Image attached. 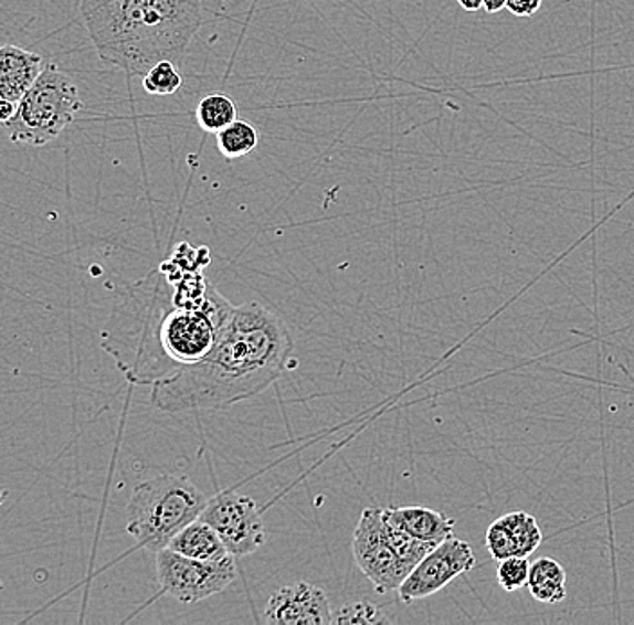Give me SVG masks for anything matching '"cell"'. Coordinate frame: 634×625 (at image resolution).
Wrapping results in <instances>:
<instances>
[{"label": "cell", "mask_w": 634, "mask_h": 625, "mask_svg": "<svg viewBox=\"0 0 634 625\" xmlns=\"http://www.w3.org/2000/svg\"><path fill=\"white\" fill-rule=\"evenodd\" d=\"M44 68V60L19 45H0V98L19 103Z\"/></svg>", "instance_id": "12"}, {"label": "cell", "mask_w": 634, "mask_h": 625, "mask_svg": "<svg viewBox=\"0 0 634 625\" xmlns=\"http://www.w3.org/2000/svg\"><path fill=\"white\" fill-rule=\"evenodd\" d=\"M258 130L245 119H234L230 127L216 134V147L228 159L250 156L258 147Z\"/></svg>", "instance_id": "16"}, {"label": "cell", "mask_w": 634, "mask_h": 625, "mask_svg": "<svg viewBox=\"0 0 634 625\" xmlns=\"http://www.w3.org/2000/svg\"><path fill=\"white\" fill-rule=\"evenodd\" d=\"M528 575H530L528 558H508L499 561L498 582L505 592H518L527 586Z\"/></svg>", "instance_id": "21"}, {"label": "cell", "mask_w": 634, "mask_h": 625, "mask_svg": "<svg viewBox=\"0 0 634 625\" xmlns=\"http://www.w3.org/2000/svg\"><path fill=\"white\" fill-rule=\"evenodd\" d=\"M528 592L542 604H559L567 598V570L556 559L541 558L530 564Z\"/></svg>", "instance_id": "15"}, {"label": "cell", "mask_w": 634, "mask_h": 625, "mask_svg": "<svg viewBox=\"0 0 634 625\" xmlns=\"http://www.w3.org/2000/svg\"><path fill=\"white\" fill-rule=\"evenodd\" d=\"M167 548L199 561H220L231 555L219 533L202 519H196L193 523L182 528Z\"/></svg>", "instance_id": "14"}, {"label": "cell", "mask_w": 634, "mask_h": 625, "mask_svg": "<svg viewBox=\"0 0 634 625\" xmlns=\"http://www.w3.org/2000/svg\"><path fill=\"white\" fill-rule=\"evenodd\" d=\"M202 521L210 525L233 558H247L265 542V527L256 499L233 490L208 499Z\"/></svg>", "instance_id": "8"}, {"label": "cell", "mask_w": 634, "mask_h": 625, "mask_svg": "<svg viewBox=\"0 0 634 625\" xmlns=\"http://www.w3.org/2000/svg\"><path fill=\"white\" fill-rule=\"evenodd\" d=\"M542 0H507V10L519 19H528L541 10Z\"/></svg>", "instance_id": "22"}, {"label": "cell", "mask_w": 634, "mask_h": 625, "mask_svg": "<svg viewBox=\"0 0 634 625\" xmlns=\"http://www.w3.org/2000/svg\"><path fill=\"white\" fill-rule=\"evenodd\" d=\"M197 123L208 134H219L236 118V105L225 94H210L197 105Z\"/></svg>", "instance_id": "17"}, {"label": "cell", "mask_w": 634, "mask_h": 625, "mask_svg": "<svg viewBox=\"0 0 634 625\" xmlns=\"http://www.w3.org/2000/svg\"><path fill=\"white\" fill-rule=\"evenodd\" d=\"M264 618L271 624L327 625L332 624V610L327 593L310 582L299 581L279 587L268 598Z\"/></svg>", "instance_id": "10"}, {"label": "cell", "mask_w": 634, "mask_h": 625, "mask_svg": "<svg viewBox=\"0 0 634 625\" xmlns=\"http://www.w3.org/2000/svg\"><path fill=\"white\" fill-rule=\"evenodd\" d=\"M17 113V103L10 102V99L0 98V123L10 121Z\"/></svg>", "instance_id": "23"}, {"label": "cell", "mask_w": 634, "mask_h": 625, "mask_svg": "<svg viewBox=\"0 0 634 625\" xmlns=\"http://www.w3.org/2000/svg\"><path fill=\"white\" fill-rule=\"evenodd\" d=\"M82 107L74 80L56 64L44 65L36 82L17 103L15 116L6 123L11 142L45 147L64 134Z\"/></svg>", "instance_id": "5"}, {"label": "cell", "mask_w": 634, "mask_h": 625, "mask_svg": "<svg viewBox=\"0 0 634 625\" xmlns=\"http://www.w3.org/2000/svg\"><path fill=\"white\" fill-rule=\"evenodd\" d=\"M542 532L537 519L522 510L505 513L487 530L488 553L494 561L508 558H528L541 547Z\"/></svg>", "instance_id": "11"}, {"label": "cell", "mask_w": 634, "mask_h": 625, "mask_svg": "<svg viewBox=\"0 0 634 625\" xmlns=\"http://www.w3.org/2000/svg\"><path fill=\"white\" fill-rule=\"evenodd\" d=\"M357 566L361 568L377 593L395 592L413 568L405 564L385 539L382 508H367L361 513L351 541Z\"/></svg>", "instance_id": "7"}, {"label": "cell", "mask_w": 634, "mask_h": 625, "mask_svg": "<svg viewBox=\"0 0 634 625\" xmlns=\"http://www.w3.org/2000/svg\"><path fill=\"white\" fill-rule=\"evenodd\" d=\"M507 8V0H484V10L487 13H498Z\"/></svg>", "instance_id": "24"}, {"label": "cell", "mask_w": 634, "mask_h": 625, "mask_svg": "<svg viewBox=\"0 0 634 625\" xmlns=\"http://www.w3.org/2000/svg\"><path fill=\"white\" fill-rule=\"evenodd\" d=\"M168 276L134 285L102 333V347L134 384H154L204 359L228 327L234 307L208 288L204 304H173Z\"/></svg>", "instance_id": "1"}, {"label": "cell", "mask_w": 634, "mask_h": 625, "mask_svg": "<svg viewBox=\"0 0 634 625\" xmlns=\"http://www.w3.org/2000/svg\"><path fill=\"white\" fill-rule=\"evenodd\" d=\"M390 622V616L385 615L381 606L367 601L341 607L332 618V624L337 625H384Z\"/></svg>", "instance_id": "20"}, {"label": "cell", "mask_w": 634, "mask_h": 625, "mask_svg": "<svg viewBox=\"0 0 634 625\" xmlns=\"http://www.w3.org/2000/svg\"><path fill=\"white\" fill-rule=\"evenodd\" d=\"M382 519H384V516H382ZM384 533L385 539L390 542V547L393 548V552H395L405 564H410L411 568H415L416 564L436 547L433 542L420 541V539L413 538V536L404 532L401 528L390 523L388 519H384Z\"/></svg>", "instance_id": "18"}, {"label": "cell", "mask_w": 634, "mask_h": 625, "mask_svg": "<svg viewBox=\"0 0 634 625\" xmlns=\"http://www.w3.org/2000/svg\"><path fill=\"white\" fill-rule=\"evenodd\" d=\"M184 84L181 71L173 62H159L142 76V88L151 96H171Z\"/></svg>", "instance_id": "19"}, {"label": "cell", "mask_w": 634, "mask_h": 625, "mask_svg": "<svg viewBox=\"0 0 634 625\" xmlns=\"http://www.w3.org/2000/svg\"><path fill=\"white\" fill-rule=\"evenodd\" d=\"M157 582L162 593L182 604H197L219 595L236 579L233 555L220 561H199L162 548L156 552Z\"/></svg>", "instance_id": "6"}, {"label": "cell", "mask_w": 634, "mask_h": 625, "mask_svg": "<svg viewBox=\"0 0 634 625\" xmlns=\"http://www.w3.org/2000/svg\"><path fill=\"white\" fill-rule=\"evenodd\" d=\"M476 555L464 539L450 538L440 542L411 570L399 587L404 604H413L450 586L456 576L473 572Z\"/></svg>", "instance_id": "9"}, {"label": "cell", "mask_w": 634, "mask_h": 625, "mask_svg": "<svg viewBox=\"0 0 634 625\" xmlns=\"http://www.w3.org/2000/svg\"><path fill=\"white\" fill-rule=\"evenodd\" d=\"M80 13L102 62L145 76L165 60L181 67L201 30L202 0H80Z\"/></svg>", "instance_id": "3"}, {"label": "cell", "mask_w": 634, "mask_h": 625, "mask_svg": "<svg viewBox=\"0 0 634 625\" xmlns=\"http://www.w3.org/2000/svg\"><path fill=\"white\" fill-rule=\"evenodd\" d=\"M208 498L190 478L162 474L137 484L127 505V532L137 544L159 552L182 528L201 518Z\"/></svg>", "instance_id": "4"}, {"label": "cell", "mask_w": 634, "mask_h": 625, "mask_svg": "<svg viewBox=\"0 0 634 625\" xmlns=\"http://www.w3.org/2000/svg\"><path fill=\"white\" fill-rule=\"evenodd\" d=\"M382 516L413 538L433 544L453 538L456 528L453 518L427 507H388L382 508Z\"/></svg>", "instance_id": "13"}, {"label": "cell", "mask_w": 634, "mask_h": 625, "mask_svg": "<svg viewBox=\"0 0 634 625\" xmlns=\"http://www.w3.org/2000/svg\"><path fill=\"white\" fill-rule=\"evenodd\" d=\"M465 11H478L484 8V0H456Z\"/></svg>", "instance_id": "25"}, {"label": "cell", "mask_w": 634, "mask_h": 625, "mask_svg": "<svg viewBox=\"0 0 634 625\" xmlns=\"http://www.w3.org/2000/svg\"><path fill=\"white\" fill-rule=\"evenodd\" d=\"M294 367V342L284 319L247 301L234 307L204 359L151 384V404L168 413L220 410L264 393Z\"/></svg>", "instance_id": "2"}]
</instances>
